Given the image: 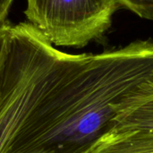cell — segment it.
<instances>
[{"label":"cell","mask_w":153,"mask_h":153,"mask_svg":"<svg viewBox=\"0 0 153 153\" xmlns=\"http://www.w3.org/2000/svg\"><path fill=\"white\" fill-rule=\"evenodd\" d=\"M153 82L143 39L98 54L56 48L29 22L0 30V153H84L122 100Z\"/></svg>","instance_id":"obj_1"},{"label":"cell","mask_w":153,"mask_h":153,"mask_svg":"<svg viewBox=\"0 0 153 153\" xmlns=\"http://www.w3.org/2000/svg\"><path fill=\"white\" fill-rule=\"evenodd\" d=\"M117 0H26L27 22L54 47L83 48L104 36Z\"/></svg>","instance_id":"obj_2"},{"label":"cell","mask_w":153,"mask_h":153,"mask_svg":"<svg viewBox=\"0 0 153 153\" xmlns=\"http://www.w3.org/2000/svg\"><path fill=\"white\" fill-rule=\"evenodd\" d=\"M111 128L153 131V82L143 83L122 100Z\"/></svg>","instance_id":"obj_3"},{"label":"cell","mask_w":153,"mask_h":153,"mask_svg":"<svg viewBox=\"0 0 153 153\" xmlns=\"http://www.w3.org/2000/svg\"><path fill=\"white\" fill-rule=\"evenodd\" d=\"M84 153H153V131L110 128Z\"/></svg>","instance_id":"obj_4"},{"label":"cell","mask_w":153,"mask_h":153,"mask_svg":"<svg viewBox=\"0 0 153 153\" xmlns=\"http://www.w3.org/2000/svg\"><path fill=\"white\" fill-rule=\"evenodd\" d=\"M120 6L133 12L137 16L153 21V0H117Z\"/></svg>","instance_id":"obj_5"},{"label":"cell","mask_w":153,"mask_h":153,"mask_svg":"<svg viewBox=\"0 0 153 153\" xmlns=\"http://www.w3.org/2000/svg\"><path fill=\"white\" fill-rule=\"evenodd\" d=\"M13 1L14 0H0V30L10 24L7 21V16Z\"/></svg>","instance_id":"obj_6"}]
</instances>
